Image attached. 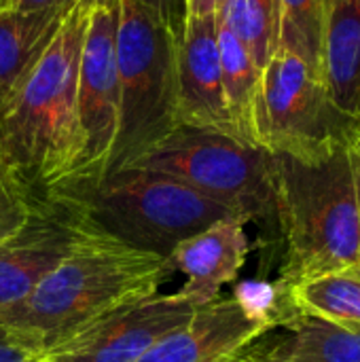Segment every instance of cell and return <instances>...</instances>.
Listing matches in <instances>:
<instances>
[{
    "label": "cell",
    "instance_id": "277c9868",
    "mask_svg": "<svg viewBox=\"0 0 360 362\" xmlns=\"http://www.w3.org/2000/svg\"><path fill=\"white\" fill-rule=\"evenodd\" d=\"M59 197L93 229L136 250L170 257L172 250L221 221L250 223L236 208L197 189L149 170L119 168L91 187L59 191Z\"/></svg>",
    "mask_w": 360,
    "mask_h": 362
},
{
    "label": "cell",
    "instance_id": "ffe728a7",
    "mask_svg": "<svg viewBox=\"0 0 360 362\" xmlns=\"http://www.w3.org/2000/svg\"><path fill=\"white\" fill-rule=\"evenodd\" d=\"M216 21L227 28L263 70L278 49V4L276 0H223Z\"/></svg>",
    "mask_w": 360,
    "mask_h": 362
},
{
    "label": "cell",
    "instance_id": "7402d4cb",
    "mask_svg": "<svg viewBox=\"0 0 360 362\" xmlns=\"http://www.w3.org/2000/svg\"><path fill=\"white\" fill-rule=\"evenodd\" d=\"M32 202H0V242L15 235L32 214Z\"/></svg>",
    "mask_w": 360,
    "mask_h": 362
},
{
    "label": "cell",
    "instance_id": "d4e9b609",
    "mask_svg": "<svg viewBox=\"0 0 360 362\" xmlns=\"http://www.w3.org/2000/svg\"><path fill=\"white\" fill-rule=\"evenodd\" d=\"M59 2H64V0H17L15 11H38V8L53 6V4H59Z\"/></svg>",
    "mask_w": 360,
    "mask_h": 362
},
{
    "label": "cell",
    "instance_id": "5b68a950",
    "mask_svg": "<svg viewBox=\"0 0 360 362\" xmlns=\"http://www.w3.org/2000/svg\"><path fill=\"white\" fill-rule=\"evenodd\" d=\"M176 38L159 0L117 2L121 136L112 170L176 127Z\"/></svg>",
    "mask_w": 360,
    "mask_h": 362
},
{
    "label": "cell",
    "instance_id": "484cf974",
    "mask_svg": "<svg viewBox=\"0 0 360 362\" xmlns=\"http://www.w3.org/2000/svg\"><path fill=\"white\" fill-rule=\"evenodd\" d=\"M68 6H72V4H85V6H102V4H108V6H117V2L119 0H64Z\"/></svg>",
    "mask_w": 360,
    "mask_h": 362
},
{
    "label": "cell",
    "instance_id": "6da1fadb",
    "mask_svg": "<svg viewBox=\"0 0 360 362\" xmlns=\"http://www.w3.org/2000/svg\"><path fill=\"white\" fill-rule=\"evenodd\" d=\"M87 23L89 6L72 4L36 66L0 108V163L32 204L72 187L79 174L76 87Z\"/></svg>",
    "mask_w": 360,
    "mask_h": 362
},
{
    "label": "cell",
    "instance_id": "ba28073f",
    "mask_svg": "<svg viewBox=\"0 0 360 362\" xmlns=\"http://www.w3.org/2000/svg\"><path fill=\"white\" fill-rule=\"evenodd\" d=\"M117 6H91L81 49L76 115L83 155L72 187L100 182L115 165L121 136V85L117 68ZM64 189V191H68Z\"/></svg>",
    "mask_w": 360,
    "mask_h": 362
},
{
    "label": "cell",
    "instance_id": "9a60e30c",
    "mask_svg": "<svg viewBox=\"0 0 360 362\" xmlns=\"http://www.w3.org/2000/svg\"><path fill=\"white\" fill-rule=\"evenodd\" d=\"M68 8L59 2L38 11L0 13V108L36 66Z\"/></svg>",
    "mask_w": 360,
    "mask_h": 362
},
{
    "label": "cell",
    "instance_id": "4316f807",
    "mask_svg": "<svg viewBox=\"0 0 360 362\" xmlns=\"http://www.w3.org/2000/svg\"><path fill=\"white\" fill-rule=\"evenodd\" d=\"M15 4H17V0H0V13L15 11Z\"/></svg>",
    "mask_w": 360,
    "mask_h": 362
},
{
    "label": "cell",
    "instance_id": "44dd1931",
    "mask_svg": "<svg viewBox=\"0 0 360 362\" xmlns=\"http://www.w3.org/2000/svg\"><path fill=\"white\" fill-rule=\"evenodd\" d=\"M45 348L30 335L0 322V362H42Z\"/></svg>",
    "mask_w": 360,
    "mask_h": 362
},
{
    "label": "cell",
    "instance_id": "ac0fdd59",
    "mask_svg": "<svg viewBox=\"0 0 360 362\" xmlns=\"http://www.w3.org/2000/svg\"><path fill=\"white\" fill-rule=\"evenodd\" d=\"M219 53H221V76L225 104L240 140L255 144L252 140V108L259 91L261 68L255 64L246 47L216 21ZM257 146V144H255Z\"/></svg>",
    "mask_w": 360,
    "mask_h": 362
},
{
    "label": "cell",
    "instance_id": "4fadbf2b",
    "mask_svg": "<svg viewBox=\"0 0 360 362\" xmlns=\"http://www.w3.org/2000/svg\"><path fill=\"white\" fill-rule=\"evenodd\" d=\"M244 227L242 221H221L172 250V269L187 278L178 297L195 308L219 299L221 288L233 282L246 263L250 246Z\"/></svg>",
    "mask_w": 360,
    "mask_h": 362
},
{
    "label": "cell",
    "instance_id": "5bb4252c",
    "mask_svg": "<svg viewBox=\"0 0 360 362\" xmlns=\"http://www.w3.org/2000/svg\"><path fill=\"white\" fill-rule=\"evenodd\" d=\"M246 362H360V331L293 316L240 352Z\"/></svg>",
    "mask_w": 360,
    "mask_h": 362
},
{
    "label": "cell",
    "instance_id": "83f0119b",
    "mask_svg": "<svg viewBox=\"0 0 360 362\" xmlns=\"http://www.w3.org/2000/svg\"><path fill=\"white\" fill-rule=\"evenodd\" d=\"M352 272H356V274H359V276H360V259H359V261H356V265L352 267Z\"/></svg>",
    "mask_w": 360,
    "mask_h": 362
},
{
    "label": "cell",
    "instance_id": "7c38bea8",
    "mask_svg": "<svg viewBox=\"0 0 360 362\" xmlns=\"http://www.w3.org/2000/svg\"><path fill=\"white\" fill-rule=\"evenodd\" d=\"M276 329L238 297L195 308L193 316L163 335L138 362H233L255 339Z\"/></svg>",
    "mask_w": 360,
    "mask_h": 362
},
{
    "label": "cell",
    "instance_id": "9c48e42d",
    "mask_svg": "<svg viewBox=\"0 0 360 362\" xmlns=\"http://www.w3.org/2000/svg\"><path fill=\"white\" fill-rule=\"evenodd\" d=\"M85 221L59 197L32 206L25 225L0 242V312L25 299L72 250Z\"/></svg>",
    "mask_w": 360,
    "mask_h": 362
},
{
    "label": "cell",
    "instance_id": "52a82bcc",
    "mask_svg": "<svg viewBox=\"0 0 360 362\" xmlns=\"http://www.w3.org/2000/svg\"><path fill=\"white\" fill-rule=\"evenodd\" d=\"M360 121L333 100L325 78L299 55L276 49L261 70L252 140L272 155L310 157L348 142Z\"/></svg>",
    "mask_w": 360,
    "mask_h": 362
},
{
    "label": "cell",
    "instance_id": "3957f363",
    "mask_svg": "<svg viewBox=\"0 0 360 362\" xmlns=\"http://www.w3.org/2000/svg\"><path fill=\"white\" fill-rule=\"evenodd\" d=\"M274 216L284 244L280 293L356 265L360 227L346 142L310 157L274 155Z\"/></svg>",
    "mask_w": 360,
    "mask_h": 362
},
{
    "label": "cell",
    "instance_id": "8fae6325",
    "mask_svg": "<svg viewBox=\"0 0 360 362\" xmlns=\"http://www.w3.org/2000/svg\"><path fill=\"white\" fill-rule=\"evenodd\" d=\"M193 312L195 305L176 293L155 295L47 352L42 362H138L163 335L182 327Z\"/></svg>",
    "mask_w": 360,
    "mask_h": 362
},
{
    "label": "cell",
    "instance_id": "7a4b0ae2",
    "mask_svg": "<svg viewBox=\"0 0 360 362\" xmlns=\"http://www.w3.org/2000/svg\"><path fill=\"white\" fill-rule=\"evenodd\" d=\"M166 257L136 250L85 223L72 250L0 322L34 337L45 354L119 312L159 295L172 274Z\"/></svg>",
    "mask_w": 360,
    "mask_h": 362
},
{
    "label": "cell",
    "instance_id": "30bf717a",
    "mask_svg": "<svg viewBox=\"0 0 360 362\" xmlns=\"http://www.w3.org/2000/svg\"><path fill=\"white\" fill-rule=\"evenodd\" d=\"M174 117L176 125L214 129L238 138L223 93L216 13H182L180 17L176 38Z\"/></svg>",
    "mask_w": 360,
    "mask_h": 362
},
{
    "label": "cell",
    "instance_id": "8992f818",
    "mask_svg": "<svg viewBox=\"0 0 360 362\" xmlns=\"http://www.w3.org/2000/svg\"><path fill=\"white\" fill-rule=\"evenodd\" d=\"M119 168L172 176L248 221L274 216V155L214 129L176 125Z\"/></svg>",
    "mask_w": 360,
    "mask_h": 362
},
{
    "label": "cell",
    "instance_id": "f1b7e54d",
    "mask_svg": "<svg viewBox=\"0 0 360 362\" xmlns=\"http://www.w3.org/2000/svg\"><path fill=\"white\" fill-rule=\"evenodd\" d=\"M238 356H240V354H238ZM233 362H246V361H240V358H236V361Z\"/></svg>",
    "mask_w": 360,
    "mask_h": 362
},
{
    "label": "cell",
    "instance_id": "2e32d148",
    "mask_svg": "<svg viewBox=\"0 0 360 362\" xmlns=\"http://www.w3.org/2000/svg\"><path fill=\"white\" fill-rule=\"evenodd\" d=\"M325 83L335 104L360 121V0H329Z\"/></svg>",
    "mask_w": 360,
    "mask_h": 362
},
{
    "label": "cell",
    "instance_id": "603a6c76",
    "mask_svg": "<svg viewBox=\"0 0 360 362\" xmlns=\"http://www.w3.org/2000/svg\"><path fill=\"white\" fill-rule=\"evenodd\" d=\"M348 157H350V168H352V180H354V199H356V212H359L360 227V129H356L348 142Z\"/></svg>",
    "mask_w": 360,
    "mask_h": 362
},
{
    "label": "cell",
    "instance_id": "cb8c5ba5",
    "mask_svg": "<svg viewBox=\"0 0 360 362\" xmlns=\"http://www.w3.org/2000/svg\"><path fill=\"white\" fill-rule=\"evenodd\" d=\"M0 202H28L0 163Z\"/></svg>",
    "mask_w": 360,
    "mask_h": 362
},
{
    "label": "cell",
    "instance_id": "d6986e66",
    "mask_svg": "<svg viewBox=\"0 0 360 362\" xmlns=\"http://www.w3.org/2000/svg\"><path fill=\"white\" fill-rule=\"evenodd\" d=\"M329 0H276L278 47L306 59L325 78V23Z\"/></svg>",
    "mask_w": 360,
    "mask_h": 362
},
{
    "label": "cell",
    "instance_id": "e0dca14e",
    "mask_svg": "<svg viewBox=\"0 0 360 362\" xmlns=\"http://www.w3.org/2000/svg\"><path fill=\"white\" fill-rule=\"evenodd\" d=\"M282 295L293 316L360 331V276L352 269L301 280Z\"/></svg>",
    "mask_w": 360,
    "mask_h": 362
}]
</instances>
